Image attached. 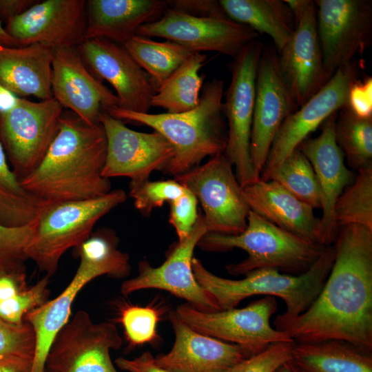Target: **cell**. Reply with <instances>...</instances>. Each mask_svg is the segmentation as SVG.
Here are the masks:
<instances>
[{
	"label": "cell",
	"mask_w": 372,
	"mask_h": 372,
	"mask_svg": "<svg viewBox=\"0 0 372 372\" xmlns=\"http://www.w3.org/2000/svg\"><path fill=\"white\" fill-rule=\"evenodd\" d=\"M242 189L251 211L303 240L319 244L320 220L310 205L270 180L259 178Z\"/></svg>",
	"instance_id": "cell-24"
},
{
	"label": "cell",
	"mask_w": 372,
	"mask_h": 372,
	"mask_svg": "<svg viewBox=\"0 0 372 372\" xmlns=\"http://www.w3.org/2000/svg\"><path fill=\"white\" fill-rule=\"evenodd\" d=\"M50 201L28 192L8 164L0 143V223L8 227L34 224Z\"/></svg>",
	"instance_id": "cell-31"
},
{
	"label": "cell",
	"mask_w": 372,
	"mask_h": 372,
	"mask_svg": "<svg viewBox=\"0 0 372 372\" xmlns=\"http://www.w3.org/2000/svg\"><path fill=\"white\" fill-rule=\"evenodd\" d=\"M292 360L301 372H372L371 353L340 340L295 343Z\"/></svg>",
	"instance_id": "cell-29"
},
{
	"label": "cell",
	"mask_w": 372,
	"mask_h": 372,
	"mask_svg": "<svg viewBox=\"0 0 372 372\" xmlns=\"http://www.w3.org/2000/svg\"><path fill=\"white\" fill-rule=\"evenodd\" d=\"M94 278L92 273L78 267L74 277L59 296L25 316L24 321L32 326L36 339L32 372L45 371L48 351L57 333L70 320L74 299Z\"/></svg>",
	"instance_id": "cell-27"
},
{
	"label": "cell",
	"mask_w": 372,
	"mask_h": 372,
	"mask_svg": "<svg viewBox=\"0 0 372 372\" xmlns=\"http://www.w3.org/2000/svg\"><path fill=\"white\" fill-rule=\"evenodd\" d=\"M335 137L350 167L359 170L372 165V116H361L343 107L337 114Z\"/></svg>",
	"instance_id": "cell-34"
},
{
	"label": "cell",
	"mask_w": 372,
	"mask_h": 372,
	"mask_svg": "<svg viewBox=\"0 0 372 372\" xmlns=\"http://www.w3.org/2000/svg\"><path fill=\"white\" fill-rule=\"evenodd\" d=\"M0 45L8 47H18V43L13 39L3 28L0 19Z\"/></svg>",
	"instance_id": "cell-50"
},
{
	"label": "cell",
	"mask_w": 372,
	"mask_h": 372,
	"mask_svg": "<svg viewBox=\"0 0 372 372\" xmlns=\"http://www.w3.org/2000/svg\"><path fill=\"white\" fill-rule=\"evenodd\" d=\"M28 288L25 267L0 266V300L10 298Z\"/></svg>",
	"instance_id": "cell-46"
},
{
	"label": "cell",
	"mask_w": 372,
	"mask_h": 372,
	"mask_svg": "<svg viewBox=\"0 0 372 372\" xmlns=\"http://www.w3.org/2000/svg\"><path fill=\"white\" fill-rule=\"evenodd\" d=\"M262 50V43L257 39L233 58L229 64L231 82L223 95V111L229 127L223 154L235 167V175L242 187L260 178L251 158L250 139L256 76Z\"/></svg>",
	"instance_id": "cell-7"
},
{
	"label": "cell",
	"mask_w": 372,
	"mask_h": 372,
	"mask_svg": "<svg viewBox=\"0 0 372 372\" xmlns=\"http://www.w3.org/2000/svg\"><path fill=\"white\" fill-rule=\"evenodd\" d=\"M295 342H282L268 346L260 353L236 364L226 372H275L282 364L292 360Z\"/></svg>",
	"instance_id": "cell-41"
},
{
	"label": "cell",
	"mask_w": 372,
	"mask_h": 372,
	"mask_svg": "<svg viewBox=\"0 0 372 372\" xmlns=\"http://www.w3.org/2000/svg\"><path fill=\"white\" fill-rule=\"evenodd\" d=\"M49 278V276H45L24 291L10 298L0 300V320L12 325L23 324L28 313L50 300Z\"/></svg>",
	"instance_id": "cell-39"
},
{
	"label": "cell",
	"mask_w": 372,
	"mask_h": 372,
	"mask_svg": "<svg viewBox=\"0 0 372 372\" xmlns=\"http://www.w3.org/2000/svg\"><path fill=\"white\" fill-rule=\"evenodd\" d=\"M37 2L35 0H0V19L7 22L25 12Z\"/></svg>",
	"instance_id": "cell-49"
},
{
	"label": "cell",
	"mask_w": 372,
	"mask_h": 372,
	"mask_svg": "<svg viewBox=\"0 0 372 372\" xmlns=\"http://www.w3.org/2000/svg\"><path fill=\"white\" fill-rule=\"evenodd\" d=\"M186 187L174 178L172 180L130 183V196L136 209L145 216L161 207L165 203L180 196Z\"/></svg>",
	"instance_id": "cell-38"
},
{
	"label": "cell",
	"mask_w": 372,
	"mask_h": 372,
	"mask_svg": "<svg viewBox=\"0 0 372 372\" xmlns=\"http://www.w3.org/2000/svg\"><path fill=\"white\" fill-rule=\"evenodd\" d=\"M115 364L121 370L127 372H171L157 364L149 351H145L134 359L119 357Z\"/></svg>",
	"instance_id": "cell-47"
},
{
	"label": "cell",
	"mask_w": 372,
	"mask_h": 372,
	"mask_svg": "<svg viewBox=\"0 0 372 372\" xmlns=\"http://www.w3.org/2000/svg\"><path fill=\"white\" fill-rule=\"evenodd\" d=\"M86 1L45 0L6 22L19 46L39 44L54 50L77 47L85 39Z\"/></svg>",
	"instance_id": "cell-18"
},
{
	"label": "cell",
	"mask_w": 372,
	"mask_h": 372,
	"mask_svg": "<svg viewBox=\"0 0 372 372\" xmlns=\"http://www.w3.org/2000/svg\"><path fill=\"white\" fill-rule=\"evenodd\" d=\"M219 3L229 19L270 37L278 53L295 31V16L286 0H220Z\"/></svg>",
	"instance_id": "cell-28"
},
{
	"label": "cell",
	"mask_w": 372,
	"mask_h": 372,
	"mask_svg": "<svg viewBox=\"0 0 372 372\" xmlns=\"http://www.w3.org/2000/svg\"><path fill=\"white\" fill-rule=\"evenodd\" d=\"M36 223L8 227L0 223V266L8 268L25 267L27 250L34 236Z\"/></svg>",
	"instance_id": "cell-40"
},
{
	"label": "cell",
	"mask_w": 372,
	"mask_h": 372,
	"mask_svg": "<svg viewBox=\"0 0 372 372\" xmlns=\"http://www.w3.org/2000/svg\"><path fill=\"white\" fill-rule=\"evenodd\" d=\"M127 199L123 189L89 199L50 201L41 212L28 247V259L49 277L58 269L62 256L93 232L96 223Z\"/></svg>",
	"instance_id": "cell-6"
},
{
	"label": "cell",
	"mask_w": 372,
	"mask_h": 372,
	"mask_svg": "<svg viewBox=\"0 0 372 372\" xmlns=\"http://www.w3.org/2000/svg\"><path fill=\"white\" fill-rule=\"evenodd\" d=\"M35 334L32 326L26 322L12 325L0 320V355H19L34 356Z\"/></svg>",
	"instance_id": "cell-42"
},
{
	"label": "cell",
	"mask_w": 372,
	"mask_h": 372,
	"mask_svg": "<svg viewBox=\"0 0 372 372\" xmlns=\"http://www.w3.org/2000/svg\"><path fill=\"white\" fill-rule=\"evenodd\" d=\"M107 138L103 177H127L132 183L149 180L151 174L162 170L174 154L169 143L159 133L140 132L105 113L101 117Z\"/></svg>",
	"instance_id": "cell-17"
},
{
	"label": "cell",
	"mask_w": 372,
	"mask_h": 372,
	"mask_svg": "<svg viewBox=\"0 0 372 372\" xmlns=\"http://www.w3.org/2000/svg\"><path fill=\"white\" fill-rule=\"evenodd\" d=\"M316 24L323 62L329 78L372 41V1L317 0Z\"/></svg>",
	"instance_id": "cell-13"
},
{
	"label": "cell",
	"mask_w": 372,
	"mask_h": 372,
	"mask_svg": "<svg viewBox=\"0 0 372 372\" xmlns=\"http://www.w3.org/2000/svg\"><path fill=\"white\" fill-rule=\"evenodd\" d=\"M168 7L163 0H87L85 39L103 38L123 45Z\"/></svg>",
	"instance_id": "cell-25"
},
{
	"label": "cell",
	"mask_w": 372,
	"mask_h": 372,
	"mask_svg": "<svg viewBox=\"0 0 372 372\" xmlns=\"http://www.w3.org/2000/svg\"><path fill=\"white\" fill-rule=\"evenodd\" d=\"M198 105L181 113H139L116 107L107 113L148 126L172 145V158L161 170L174 177L200 165L207 156L223 154L227 142L223 119L224 83L213 79L202 88Z\"/></svg>",
	"instance_id": "cell-3"
},
{
	"label": "cell",
	"mask_w": 372,
	"mask_h": 372,
	"mask_svg": "<svg viewBox=\"0 0 372 372\" xmlns=\"http://www.w3.org/2000/svg\"><path fill=\"white\" fill-rule=\"evenodd\" d=\"M207 232L204 217L199 214L192 232L174 245L163 264L155 267L146 260L138 262V275L123 282L121 293L128 296L146 289H162L184 299L199 311H220L212 296L198 284L192 270L195 247Z\"/></svg>",
	"instance_id": "cell-15"
},
{
	"label": "cell",
	"mask_w": 372,
	"mask_h": 372,
	"mask_svg": "<svg viewBox=\"0 0 372 372\" xmlns=\"http://www.w3.org/2000/svg\"><path fill=\"white\" fill-rule=\"evenodd\" d=\"M44 372H50V371H47V370H45V371H44Z\"/></svg>",
	"instance_id": "cell-52"
},
{
	"label": "cell",
	"mask_w": 372,
	"mask_h": 372,
	"mask_svg": "<svg viewBox=\"0 0 372 372\" xmlns=\"http://www.w3.org/2000/svg\"><path fill=\"white\" fill-rule=\"evenodd\" d=\"M372 79H359L351 86L348 107L361 116H372Z\"/></svg>",
	"instance_id": "cell-45"
},
{
	"label": "cell",
	"mask_w": 372,
	"mask_h": 372,
	"mask_svg": "<svg viewBox=\"0 0 372 372\" xmlns=\"http://www.w3.org/2000/svg\"><path fill=\"white\" fill-rule=\"evenodd\" d=\"M207 60L205 54L194 52L191 56L157 89L151 107L177 114L195 108L200 101V91L205 75L199 71Z\"/></svg>",
	"instance_id": "cell-30"
},
{
	"label": "cell",
	"mask_w": 372,
	"mask_h": 372,
	"mask_svg": "<svg viewBox=\"0 0 372 372\" xmlns=\"http://www.w3.org/2000/svg\"><path fill=\"white\" fill-rule=\"evenodd\" d=\"M53 50L39 44L8 47L0 45V87L17 97H52Z\"/></svg>",
	"instance_id": "cell-26"
},
{
	"label": "cell",
	"mask_w": 372,
	"mask_h": 372,
	"mask_svg": "<svg viewBox=\"0 0 372 372\" xmlns=\"http://www.w3.org/2000/svg\"><path fill=\"white\" fill-rule=\"evenodd\" d=\"M269 180L278 183L313 209L321 208L320 192L313 169L298 148L271 170Z\"/></svg>",
	"instance_id": "cell-35"
},
{
	"label": "cell",
	"mask_w": 372,
	"mask_h": 372,
	"mask_svg": "<svg viewBox=\"0 0 372 372\" xmlns=\"http://www.w3.org/2000/svg\"><path fill=\"white\" fill-rule=\"evenodd\" d=\"M293 12L295 31L278 53V68L298 107L302 106L331 79L323 62L317 32L316 4L311 0H286Z\"/></svg>",
	"instance_id": "cell-14"
},
{
	"label": "cell",
	"mask_w": 372,
	"mask_h": 372,
	"mask_svg": "<svg viewBox=\"0 0 372 372\" xmlns=\"http://www.w3.org/2000/svg\"><path fill=\"white\" fill-rule=\"evenodd\" d=\"M167 313L161 303H150L142 307L123 303L118 309L116 321L121 324L130 349L145 344L158 345L160 336L157 324Z\"/></svg>",
	"instance_id": "cell-37"
},
{
	"label": "cell",
	"mask_w": 372,
	"mask_h": 372,
	"mask_svg": "<svg viewBox=\"0 0 372 372\" xmlns=\"http://www.w3.org/2000/svg\"><path fill=\"white\" fill-rule=\"evenodd\" d=\"M136 35L164 38L193 52L214 51L232 58L258 37L229 18L195 17L169 7L158 20L140 26Z\"/></svg>",
	"instance_id": "cell-16"
},
{
	"label": "cell",
	"mask_w": 372,
	"mask_h": 372,
	"mask_svg": "<svg viewBox=\"0 0 372 372\" xmlns=\"http://www.w3.org/2000/svg\"><path fill=\"white\" fill-rule=\"evenodd\" d=\"M118 237L109 229L101 228L92 232L79 246L74 248L79 265L94 272L96 276L103 275L121 279L131 271L130 256L118 249Z\"/></svg>",
	"instance_id": "cell-32"
},
{
	"label": "cell",
	"mask_w": 372,
	"mask_h": 372,
	"mask_svg": "<svg viewBox=\"0 0 372 372\" xmlns=\"http://www.w3.org/2000/svg\"><path fill=\"white\" fill-rule=\"evenodd\" d=\"M334 260L333 246H328L304 273L294 276L271 268L253 270L240 280L219 277L208 271L202 262L192 259V270L198 284L210 293L220 310L235 308L240 301L255 295L279 297L286 311L278 315L276 329L285 331L304 312L320 293Z\"/></svg>",
	"instance_id": "cell-4"
},
{
	"label": "cell",
	"mask_w": 372,
	"mask_h": 372,
	"mask_svg": "<svg viewBox=\"0 0 372 372\" xmlns=\"http://www.w3.org/2000/svg\"><path fill=\"white\" fill-rule=\"evenodd\" d=\"M232 167L220 154L174 177L200 202L208 232L237 235L247 227L251 210Z\"/></svg>",
	"instance_id": "cell-10"
},
{
	"label": "cell",
	"mask_w": 372,
	"mask_h": 372,
	"mask_svg": "<svg viewBox=\"0 0 372 372\" xmlns=\"http://www.w3.org/2000/svg\"><path fill=\"white\" fill-rule=\"evenodd\" d=\"M277 310L275 297L265 296L241 309L204 312L186 303L174 311L190 328L241 347L249 357L271 344L294 342L285 331L273 329L270 318Z\"/></svg>",
	"instance_id": "cell-9"
},
{
	"label": "cell",
	"mask_w": 372,
	"mask_h": 372,
	"mask_svg": "<svg viewBox=\"0 0 372 372\" xmlns=\"http://www.w3.org/2000/svg\"><path fill=\"white\" fill-rule=\"evenodd\" d=\"M320 293L285 331L296 343L340 340L372 352V229H339Z\"/></svg>",
	"instance_id": "cell-1"
},
{
	"label": "cell",
	"mask_w": 372,
	"mask_h": 372,
	"mask_svg": "<svg viewBox=\"0 0 372 372\" xmlns=\"http://www.w3.org/2000/svg\"><path fill=\"white\" fill-rule=\"evenodd\" d=\"M62 114L63 107L54 98L34 102L16 97L8 109L0 112V143L19 180L43 159Z\"/></svg>",
	"instance_id": "cell-8"
},
{
	"label": "cell",
	"mask_w": 372,
	"mask_h": 372,
	"mask_svg": "<svg viewBox=\"0 0 372 372\" xmlns=\"http://www.w3.org/2000/svg\"><path fill=\"white\" fill-rule=\"evenodd\" d=\"M275 372H301L294 362L291 360L282 364Z\"/></svg>",
	"instance_id": "cell-51"
},
{
	"label": "cell",
	"mask_w": 372,
	"mask_h": 372,
	"mask_svg": "<svg viewBox=\"0 0 372 372\" xmlns=\"http://www.w3.org/2000/svg\"><path fill=\"white\" fill-rule=\"evenodd\" d=\"M198 203L195 195L187 187L180 196L169 203V222L175 229L178 241L186 238L195 226L199 216Z\"/></svg>",
	"instance_id": "cell-43"
},
{
	"label": "cell",
	"mask_w": 372,
	"mask_h": 372,
	"mask_svg": "<svg viewBox=\"0 0 372 372\" xmlns=\"http://www.w3.org/2000/svg\"><path fill=\"white\" fill-rule=\"evenodd\" d=\"M338 112L322 124L318 136L306 138L298 147L310 162L319 186L322 215L320 218L318 242L326 247L335 242L339 231L334 222L335 203L343 190L354 180L335 137Z\"/></svg>",
	"instance_id": "cell-22"
},
{
	"label": "cell",
	"mask_w": 372,
	"mask_h": 372,
	"mask_svg": "<svg viewBox=\"0 0 372 372\" xmlns=\"http://www.w3.org/2000/svg\"><path fill=\"white\" fill-rule=\"evenodd\" d=\"M175 340L171 350L155 358L158 365L171 372H226L248 358L238 345L202 334L170 311Z\"/></svg>",
	"instance_id": "cell-23"
},
{
	"label": "cell",
	"mask_w": 372,
	"mask_h": 372,
	"mask_svg": "<svg viewBox=\"0 0 372 372\" xmlns=\"http://www.w3.org/2000/svg\"><path fill=\"white\" fill-rule=\"evenodd\" d=\"M33 360L30 356L0 355V372H32Z\"/></svg>",
	"instance_id": "cell-48"
},
{
	"label": "cell",
	"mask_w": 372,
	"mask_h": 372,
	"mask_svg": "<svg viewBox=\"0 0 372 372\" xmlns=\"http://www.w3.org/2000/svg\"><path fill=\"white\" fill-rule=\"evenodd\" d=\"M123 344L113 322L94 323L78 311L54 338L45 370L50 372H118L110 355Z\"/></svg>",
	"instance_id": "cell-12"
},
{
	"label": "cell",
	"mask_w": 372,
	"mask_h": 372,
	"mask_svg": "<svg viewBox=\"0 0 372 372\" xmlns=\"http://www.w3.org/2000/svg\"><path fill=\"white\" fill-rule=\"evenodd\" d=\"M169 7L189 15L199 17L228 18L219 1L175 0L167 1Z\"/></svg>",
	"instance_id": "cell-44"
},
{
	"label": "cell",
	"mask_w": 372,
	"mask_h": 372,
	"mask_svg": "<svg viewBox=\"0 0 372 372\" xmlns=\"http://www.w3.org/2000/svg\"><path fill=\"white\" fill-rule=\"evenodd\" d=\"M84 62L115 90L118 107L148 113L157 87L123 45L103 38L85 39L77 47Z\"/></svg>",
	"instance_id": "cell-19"
},
{
	"label": "cell",
	"mask_w": 372,
	"mask_h": 372,
	"mask_svg": "<svg viewBox=\"0 0 372 372\" xmlns=\"http://www.w3.org/2000/svg\"><path fill=\"white\" fill-rule=\"evenodd\" d=\"M51 89L63 108L90 125L100 124L103 114L118 106L116 94L86 68L76 47L53 50Z\"/></svg>",
	"instance_id": "cell-20"
},
{
	"label": "cell",
	"mask_w": 372,
	"mask_h": 372,
	"mask_svg": "<svg viewBox=\"0 0 372 372\" xmlns=\"http://www.w3.org/2000/svg\"><path fill=\"white\" fill-rule=\"evenodd\" d=\"M134 60L158 88L194 53L171 41H155L135 35L124 45Z\"/></svg>",
	"instance_id": "cell-33"
},
{
	"label": "cell",
	"mask_w": 372,
	"mask_h": 372,
	"mask_svg": "<svg viewBox=\"0 0 372 372\" xmlns=\"http://www.w3.org/2000/svg\"><path fill=\"white\" fill-rule=\"evenodd\" d=\"M364 68V61L358 59L340 68L318 92L284 121L273 141L260 179L267 180L271 170L309 134L332 114L348 106L351 87L360 79Z\"/></svg>",
	"instance_id": "cell-11"
},
{
	"label": "cell",
	"mask_w": 372,
	"mask_h": 372,
	"mask_svg": "<svg viewBox=\"0 0 372 372\" xmlns=\"http://www.w3.org/2000/svg\"><path fill=\"white\" fill-rule=\"evenodd\" d=\"M298 108L279 70L278 54L270 49L262 50L256 76L250 139L251 158L259 176L278 130Z\"/></svg>",
	"instance_id": "cell-21"
},
{
	"label": "cell",
	"mask_w": 372,
	"mask_h": 372,
	"mask_svg": "<svg viewBox=\"0 0 372 372\" xmlns=\"http://www.w3.org/2000/svg\"><path fill=\"white\" fill-rule=\"evenodd\" d=\"M197 246L206 251H227L234 248L246 251V258L226 266L228 273L234 276L262 268L300 275L315 263L327 247L303 240L252 211L248 216L246 229L240 234L207 232Z\"/></svg>",
	"instance_id": "cell-5"
},
{
	"label": "cell",
	"mask_w": 372,
	"mask_h": 372,
	"mask_svg": "<svg viewBox=\"0 0 372 372\" xmlns=\"http://www.w3.org/2000/svg\"><path fill=\"white\" fill-rule=\"evenodd\" d=\"M334 222L339 230L350 225L372 229V165L358 170V175L338 197Z\"/></svg>",
	"instance_id": "cell-36"
},
{
	"label": "cell",
	"mask_w": 372,
	"mask_h": 372,
	"mask_svg": "<svg viewBox=\"0 0 372 372\" xmlns=\"http://www.w3.org/2000/svg\"><path fill=\"white\" fill-rule=\"evenodd\" d=\"M107 138L102 125H90L75 114H62L59 131L39 166L20 180L47 201L94 198L111 191L102 172Z\"/></svg>",
	"instance_id": "cell-2"
}]
</instances>
